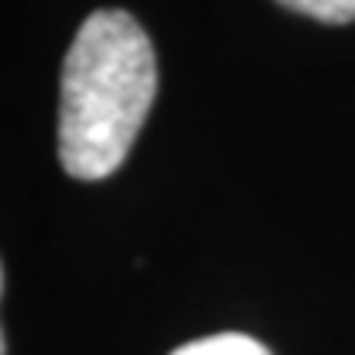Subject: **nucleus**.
Instances as JSON below:
<instances>
[{"label":"nucleus","instance_id":"3","mask_svg":"<svg viewBox=\"0 0 355 355\" xmlns=\"http://www.w3.org/2000/svg\"><path fill=\"white\" fill-rule=\"evenodd\" d=\"M290 10L313 17L319 24H352L355 20V0H277Z\"/></svg>","mask_w":355,"mask_h":355},{"label":"nucleus","instance_id":"1","mask_svg":"<svg viewBox=\"0 0 355 355\" xmlns=\"http://www.w3.org/2000/svg\"><path fill=\"white\" fill-rule=\"evenodd\" d=\"M158 92L155 46L125 10H96L66 53L60 83V162L76 181L115 175Z\"/></svg>","mask_w":355,"mask_h":355},{"label":"nucleus","instance_id":"2","mask_svg":"<svg viewBox=\"0 0 355 355\" xmlns=\"http://www.w3.org/2000/svg\"><path fill=\"white\" fill-rule=\"evenodd\" d=\"M171 355H270V349L241 332H217V336H204V339L178 345Z\"/></svg>","mask_w":355,"mask_h":355},{"label":"nucleus","instance_id":"4","mask_svg":"<svg viewBox=\"0 0 355 355\" xmlns=\"http://www.w3.org/2000/svg\"><path fill=\"white\" fill-rule=\"evenodd\" d=\"M0 296H3V263H0ZM0 355H7V343H3V329H0Z\"/></svg>","mask_w":355,"mask_h":355}]
</instances>
